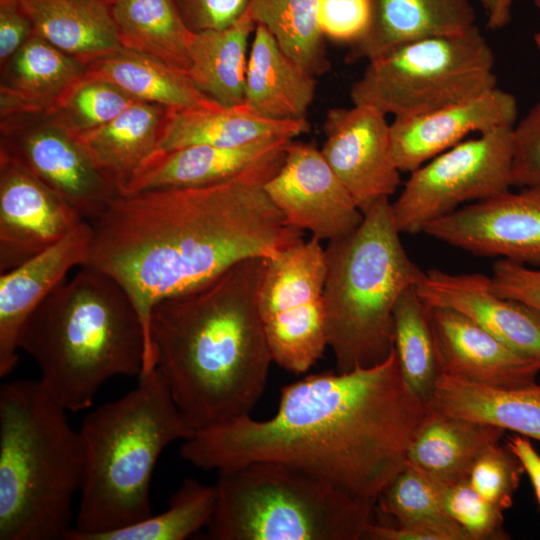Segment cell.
Wrapping results in <instances>:
<instances>
[{"mask_svg":"<svg viewBox=\"0 0 540 540\" xmlns=\"http://www.w3.org/2000/svg\"><path fill=\"white\" fill-rule=\"evenodd\" d=\"M505 444L516 455L528 475L540 506V454L535 450L529 438L515 435L507 438Z\"/></svg>","mask_w":540,"mask_h":540,"instance_id":"cell-45","label":"cell"},{"mask_svg":"<svg viewBox=\"0 0 540 540\" xmlns=\"http://www.w3.org/2000/svg\"><path fill=\"white\" fill-rule=\"evenodd\" d=\"M33 33L84 67L122 48L110 4L97 0H18Z\"/></svg>","mask_w":540,"mask_h":540,"instance_id":"cell-27","label":"cell"},{"mask_svg":"<svg viewBox=\"0 0 540 540\" xmlns=\"http://www.w3.org/2000/svg\"><path fill=\"white\" fill-rule=\"evenodd\" d=\"M505 430L427 409L407 452V464L429 478L450 484L468 478L479 455L500 443Z\"/></svg>","mask_w":540,"mask_h":540,"instance_id":"cell-28","label":"cell"},{"mask_svg":"<svg viewBox=\"0 0 540 540\" xmlns=\"http://www.w3.org/2000/svg\"><path fill=\"white\" fill-rule=\"evenodd\" d=\"M86 220L57 243L0 276V377L19 361L24 326L41 302L75 266H84L91 244Z\"/></svg>","mask_w":540,"mask_h":540,"instance_id":"cell-19","label":"cell"},{"mask_svg":"<svg viewBox=\"0 0 540 540\" xmlns=\"http://www.w3.org/2000/svg\"><path fill=\"white\" fill-rule=\"evenodd\" d=\"M321 153L364 214L393 195L401 182L391 150L390 123L369 105L330 109Z\"/></svg>","mask_w":540,"mask_h":540,"instance_id":"cell-14","label":"cell"},{"mask_svg":"<svg viewBox=\"0 0 540 540\" xmlns=\"http://www.w3.org/2000/svg\"><path fill=\"white\" fill-rule=\"evenodd\" d=\"M97 1H102V2H106V3H108V4H111V3H112L113 1H115V0H97Z\"/></svg>","mask_w":540,"mask_h":540,"instance_id":"cell-49","label":"cell"},{"mask_svg":"<svg viewBox=\"0 0 540 540\" xmlns=\"http://www.w3.org/2000/svg\"><path fill=\"white\" fill-rule=\"evenodd\" d=\"M138 378L134 389L82 422L84 475L66 540H92L149 517L150 484L161 453L196 432L156 368Z\"/></svg>","mask_w":540,"mask_h":540,"instance_id":"cell-5","label":"cell"},{"mask_svg":"<svg viewBox=\"0 0 540 540\" xmlns=\"http://www.w3.org/2000/svg\"><path fill=\"white\" fill-rule=\"evenodd\" d=\"M426 408L540 441V385L537 383L499 387L442 374Z\"/></svg>","mask_w":540,"mask_h":540,"instance_id":"cell-25","label":"cell"},{"mask_svg":"<svg viewBox=\"0 0 540 540\" xmlns=\"http://www.w3.org/2000/svg\"><path fill=\"white\" fill-rule=\"evenodd\" d=\"M495 57L475 25L398 45L367 61L352 104L394 118L416 116L497 87Z\"/></svg>","mask_w":540,"mask_h":540,"instance_id":"cell-9","label":"cell"},{"mask_svg":"<svg viewBox=\"0 0 540 540\" xmlns=\"http://www.w3.org/2000/svg\"><path fill=\"white\" fill-rule=\"evenodd\" d=\"M166 113L160 105L138 100L111 121L74 135L119 194L156 150Z\"/></svg>","mask_w":540,"mask_h":540,"instance_id":"cell-29","label":"cell"},{"mask_svg":"<svg viewBox=\"0 0 540 540\" xmlns=\"http://www.w3.org/2000/svg\"><path fill=\"white\" fill-rule=\"evenodd\" d=\"M400 234L391 202L382 198L355 230L324 248L327 344L338 372L381 363L394 347V306L425 275Z\"/></svg>","mask_w":540,"mask_h":540,"instance_id":"cell-7","label":"cell"},{"mask_svg":"<svg viewBox=\"0 0 540 540\" xmlns=\"http://www.w3.org/2000/svg\"><path fill=\"white\" fill-rule=\"evenodd\" d=\"M10 135L1 149L71 204L86 221L118 194L74 133L58 120Z\"/></svg>","mask_w":540,"mask_h":540,"instance_id":"cell-17","label":"cell"},{"mask_svg":"<svg viewBox=\"0 0 540 540\" xmlns=\"http://www.w3.org/2000/svg\"><path fill=\"white\" fill-rule=\"evenodd\" d=\"M393 337L402 377L426 406L442 370L430 307L419 296L416 286L407 288L394 306Z\"/></svg>","mask_w":540,"mask_h":540,"instance_id":"cell-34","label":"cell"},{"mask_svg":"<svg viewBox=\"0 0 540 540\" xmlns=\"http://www.w3.org/2000/svg\"><path fill=\"white\" fill-rule=\"evenodd\" d=\"M264 189L290 226L320 241L351 233L364 218L321 150L308 143L291 141Z\"/></svg>","mask_w":540,"mask_h":540,"instance_id":"cell-13","label":"cell"},{"mask_svg":"<svg viewBox=\"0 0 540 540\" xmlns=\"http://www.w3.org/2000/svg\"><path fill=\"white\" fill-rule=\"evenodd\" d=\"M423 233L474 255L540 267V187L472 202L429 223Z\"/></svg>","mask_w":540,"mask_h":540,"instance_id":"cell-12","label":"cell"},{"mask_svg":"<svg viewBox=\"0 0 540 540\" xmlns=\"http://www.w3.org/2000/svg\"><path fill=\"white\" fill-rule=\"evenodd\" d=\"M110 6L123 48L188 72L193 32L174 0H115Z\"/></svg>","mask_w":540,"mask_h":540,"instance_id":"cell-33","label":"cell"},{"mask_svg":"<svg viewBox=\"0 0 540 540\" xmlns=\"http://www.w3.org/2000/svg\"><path fill=\"white\" fill-rule=\"evenodd\" d=\"M316 17L325 38L351 45L368 27L369 0H316Z\"/></svg>","mask_w":540,"mask_h":540,"instance_id":"cell-40","label":"cell"},{"mask_svg":"<svg viewBox=\"0 0 540 540\" xmlns=\"http://www.w3.org/2000/svg\"><path fill=\"white\" fill-rule=\"evenodd\" d=\"M255 27L245 11L227 27L191 35L187 74L201 92L220 105L244 103L248 42Z\"/></svg>","mask_w":540,"mask_h":540,"instance_id":"cell-31","label":"cell"},{"mask_svg":"<svg viewBox=\"0 0 540 540\" xmlns=\"http://www.w3.org/2000/svg\"><path fill=\"white\" fill-rule=\"evenodd\" d=\"M292 140L269 137L232 147L193 145L155 150L137 168L119 194L209 186L244 176L269 180L282 165Z\"/></svg>","mask_w":540,"mask_h":540,"instance_id":"cell-16","label":"cell"},{"mask_svg":"<svg viewBox=\"0 0 540 540\" xmlns=\"http://www.w3.org/2000/svg\"><path fill=\"white\" fill-rule=\"evenodd\" d=\"M487 16V26L492 30L502 29L509 24L513 0H479Z\"/></svg>","mask_w":540,"mask_h":540,"instance_id":"cell-46","label":"cell"},{"mask_svg":"<svg viewBox=\"0 0 540 540\" xmlns=\"http://www.w3.org/2000/svg\"><path fill=\"white\" fill-rule=\"evenodd\" d=\"M325 249L313 236L268 258L259 312L273 362L300 374L328 347L324 283Z\"/></svg>","mask_w":540,"mask_h":540,"instance_id":"cell-10","label":"cell"},{"mask_svg":"<svg viewBox=\"0 0 540 540\" xmlns=\"http://www.w3.org/2000/svg\"><path fill=\"white\" fill-rule=\"evenodd\" d=\"M246 12L308 73L316 77L329 70L325 36L316 17V0H249Z\"/></svg>","mask_w":540,"mask_h":540,"instance_id":"cell-35","label":"cell"},{"mask_svg":"<svg viewBox=\"0 0 540 540\" xmlns=\"http://www.w3.org/2000/svg\"><path fill=\"white\" fill-rule=\"evenodd\" d=\"M316 90L315 76L296 64L257 24L249 50L244 102L274 120L306 119Z\"/></svg>","mask_w":540,"mask_h":540,"instance_id":"cell-26","label":"cell"},{"mask_svg":"<svg viewBox=\"0 0 540 540\" xmlns=\"http://www.w3.org/2000/svg\"><path fill=\"white\" fill-rule=\"evenodd\" d=\"M33 33L18 0H0V60L6 63Z\"/></svg>","mask_w":540,"mask_h":540,"instance_id":"cell-44","label":"cell"},{"mask_svg":"<svg viewBox=\"0 0 540 540\" xmlns=\"http://www.w3.org/2000/svg\"><path fill=\"white\" fill-rule=\"evenodd\" d=\"M523 473L516 455L506 444L497 443L475 460L468 481L480 496L504 511L512 506Z\"/></svg>","mask_w":540,"mask_h":540,"instance_id":"cell-39","label":"cell"},{"mask_svg":"<svg viewBox=\"0 0 540 540\" xmlns=\"http://www.w3.org/2000/svg\"><path fill=\"white\" fill-rule=\"evenodd\" d=\"M376 505L396 521L386 530L389 540H469L445 512L440 483L407 463L384 487Z\"/></svg>","mask_w":540,"mask_h":540,"instance_id":"cell-32","label":"cell"},{"mask_svg":"<svg viewBox=\"0 0 540 540\" xmlns=\"http://www.w3.org/2000/svg\"><path fill=\"white\" fill-rule=\"evenodd\" d=\"M19 347L71 412L90 407L107 380L139 377L148 367L146 334L131 298L113 278L86 266L34 310Z\"/></svg>","mask_w":540,"mask_h":540,"instance_id":"cell-4","label":"cell"},{"mask_svg":"<svg viewBox=\"0 0 540 540\" xmlns=\"http://www.w3.org/2000/svg\"><path fill=\"white\" fill-rule=\"evenodd\" d=\"M490 280L498 296L523 303L540 313V269L499 259L493 264Z\"/></svg>","mask_w":540,"mask_h":540,"instance_id":"cell-42","label":"cell"},{"mask_svg":"<svg viewBox=\"0 0 540 540\" xmlns=\"http://www.w3.org/2000/svg\"><path fill=\"white\" fill-rule=\"evenodd\" d=\"M216 499L215 485L188 478L173 494L165 511L99 534L92 540H183L207 527Z\"/></svg>","mask_w":540,"mask_h":540,"instance_id":"cell-36","label":"cell"},{"mask_svg":"<svg viewBox=\"0 0 540 540\" xmlns=\"http://www.w3.org/2000/svg\"><path fill=\"white\" fill-rule=\"evenodd\" d=\"M84 68L85 77L108 82L137 100L167 110L219 105L201 92L187 73L123 47Z\"/></svg>","mask_w":540,"mask_h":540,"instance_id":"cell-30","label":"cell"},{"mask_svg":"<svg viewBox=\"0 0 540 540\" xmlns=\"http://www.w3.org/2000/svg\"><path fill=\"white\" fill-rule=\"evenodd\" d=\"M84 220L64 198L1 149V273L51 247Z\"/></svg>","mask_w":540,"mask_h":540,"instance_id":"cell-15","label":"cell"},{"mask_svg":"<svg viewBox=\"0 0 540 540\" xmlns=\"http://www.w3.org/2000/svg\"><path fill=\"white\" fill-rule=\"evenodd\" d=\"M429 307L458 311L517 353L540 367V313L518 301L498 296L490 277L481 273L425 272L416 285Z\"/></svg>","mask_w":540,"mask_h":540,"instance_id":"cell-20","label":"cell"},{"mask_svg":"<svg viewBox=\"0 0 540 540\" xmlns=\"http://www.w3.org/2000/svg\"><path fill=\"white\" fill-rule=\"evenodd\" d=\"M534 42L538 49H540V32L534 35Z\"/></svg>","mask_w":540,"mask_h":540,"instance_id":"cell-47","label":"cell"},{"mask_svg":"<svg viewBox=\"0 0 540 540\" xmlns=\"http://www.w3.org/2000/svg\"><path fill=\"white\" fill-rule=\"evenodd\" d=\"M442 374L499 387L536 383L539 365L487 332L464 314L430 307Z\"/></svg>","mask_w":540,"mask_h":540,"instance_id":"cell-21","label":"cell"},{"mask_svg":"<svg viewBox=\"0 0 540 540\" xmlns=\"http://www.w3.org/2000/svg\"><path fill=\"white\" fill-rule=\"evenodd\" d=\"M192 32L227 27L246 11L249 0H174Z\"/></svg>","mask_w":540,"mask_h":540,"instance_id":"cell-43","label":"cell"},{"mask_svg":"<svg viewBox=\"0 0 540 540\" xmlns=\"http://www.w3.org/2000/svg\"><path fill=\"white\" fill-rule=\"evenodd\" d=\"M258 176L184 188L117 194L88 221L84 266L113 278L129 295L148 343L153 307L249 258H272L303 239L267 195ZM82 266V267H84Z\"/></svg>","mask_w":540,"mask_h":540,"instance_id":"cell-2","label":"cell"},{"mask_svg":"<svg viewBox=\"0 0 540 540\" xmlns=\"http://www.w3.org/2000/svg\"><path fill=\"white\" fill-rule=\"evenodd\" d=\"M441 501L447 515L468 535L469 540L508 539L503 528V510L480 496L468 478L441 484Z\"/></svg>","mask_w":540,"mask_h":540,"instance_id":"cell-38","label":"cell"},{"mask_svg":"<svg viewBox=\"0 0 540 540\" xmlns=\"http://www.w3.org/2000/svg\"><path fill=\"white\" fill-rule=\"evenodd\" d=\"M7 62L0 86L2 117L53 114L85 75L82 64L34 33Z\"/></svg>","mask_w":540,"mask_h":540,"instance_id":"cell-23","label":"cell"},{"mask_svg":"<svg viewBox=\"0 0 540 540\" xmlns=\"http://www.w3.org/2000/svg\"><path fill=\"white\" fill-rule=\"evenodd\" d=\"M68 411L40 380L0 388V540H66L84 475Z\"/></svg>","mask_w":540,"mask_h":540,"instance_id":"cell-6","label":"cell"},{"mask_svg":"<svg viewBox=\"0 0 540 540\" xmlns=\"http://www.w3.org/2000/svg\"><path fill=\"white\" fill-rule=\"evenodd\" d=\"M266 262L242 260L152 309L154 367L196 431L250 415L264 392L273 362L258 304Z\"/></svg>","mask_w":540,"mask_h":540,"instance_id":"cell-3","label":"cell"},{"mask_svg":"<svg viewBox=\"0 0 540 540\" xmlns=\"http://www.w3.org/2000/svg\"><path fill=\"white\" fill-rule=\"evenodd\" d=\"M363 36L349 45L345 60H367L414 40L463 32L475 26L470 0H369Z\"/></svg>","mask_w":540,"mask_h":540,"instance_id":"cell-22","label":"cell"},{"mask_svg":"<svg viewBox=\"0 0 540 540\" xmlns=\"http://www.w3.org/2000/svg\"><path fill=\"white\" fill-rule=\"evenodd\" d=\"M427 412L404 381L393 347L371 367L306 376L281 390L267 420L250 415L197 430L180 456L202 470L253 462L287 464L375 508L405 467Z\"/></svg>","mask_w":540,"mask_h":540,"instance_id":"cell-1","label":"cell"},{"mask_svg":"<svg viewBox=\"0 0 540 540\" xmlns=\"http://www.w3.org/2000/svg\"><path fill=\"white\" fill-rule=\"evenodd\" d=\"M535 6L540 8V0H532Z\"/></svg>","mask_w":540,"mask_h":540,"instance_id":"cell-48","label":"cell"},{"mask_svg":"<svg viewBox=\"0 0 540 540\" xmlns=\"http://www.w3.org/2000/svg\"><path fill=\"white\" fill-rule=\"evenodd\" d=\"M515 97L498 87L471 98L390 123L391 150L400 172L411 173L473 133L514 127Z\"/></svg>","mask_w":540,"mask_h":540,"instance_id":"cell-18","label":"cell"},{"mask_svg":"<svg viewBox=\"0 0 540 540\" xmlns=\"http://www.w3.org/2000/svg\"><path fill=\"white\" fill-rule=\"evenodd\" d=\"M513 127L465 139L410 173L391 203L400 233L423 232L429 223L460 208L510 190Z\"/></svg>","mask_w":540,"mask_h":540,"instance_id":"cell-11","label":"cell"},{"mask_svg":"<svg viewBox=\"0 0 540 540\" xmlns=\"http://www.w3.org/2000/svg\"><path fill=\"white\" fill-rule=\"evenodd\" d=\"M136 101L118 87L84 75L61 99L53 114L75 134L111 121Z\"/></svg>","mask_w":540,"mask_h":540,"instance_id":"cell-37","label":"cell"},{"mask_svg":"<svg viewBox=\"0 0 540 540\" xmlns=\"http://www.w3.org/2000/svg\"><path fill=\"white\" fill-rule=\"evenodd\" d=\"M513 186L540 187V102L513 127Z\"/></svg>","mask_w":540,"mask_h":540,"instance_id":"cell-41","label":"cell"},{"mask_svg":"<svg viewBox=\"0 0 540 540\" xmlns=\"http://www.w3.org/2000/svg\"><path fill=\"white\" fill-rule=\"evenodd\" d=\"M210 540H359L374 507L278 462L218 471Z\"/></svg>","mask_w":540,"mask_h":540,"instance_id":"cell-8","label":"cell"},{"mask_svg":"<svg viewBox=\"0 0 540 540\" xmlns=\"http://www.w3.org/2000/svg\"><path fill=\"white\" fill-rule=\"evenodd\" d=\"M310 131L307 119L274 120L252 110L245 102L167 110L156 150L193 145L239 146L269 137L294 139Z\"/></svg>","mask_w":540,"mask_h":540,"instance_id":"cell-24","label":"cell"}]
</instances>
